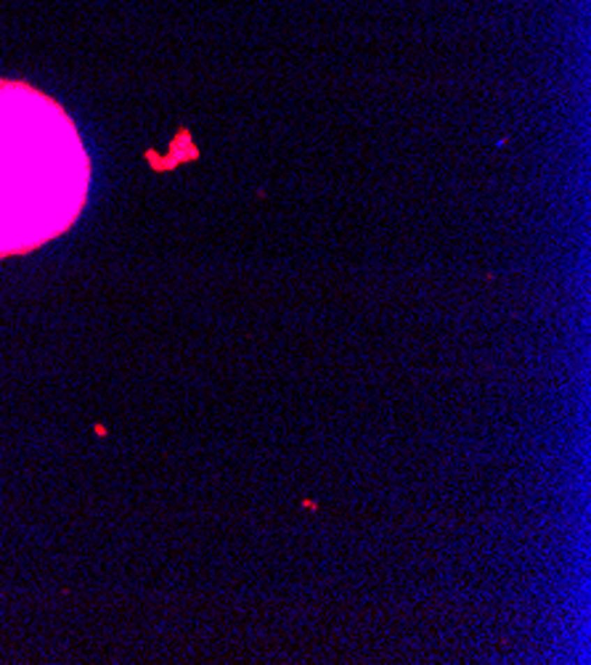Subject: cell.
Listing matches in <instances>:
<instances>
[{
  "instance_id": "6da1fadb",
  "label": "cell",
  "mask_w": 591,
  "mask_h": 665,
  "mask_svg": "<svg viewBox=\"0 0 591 665\" xmlns=\"http://www.w3.org/2000/svg\"><path fill=\"white\" fill-rule=\"evenodd\" d=\"M88 191L91 157L64 106L29 82L0 80V257L66 234Z\"/></svg>"
}]
</instances>
